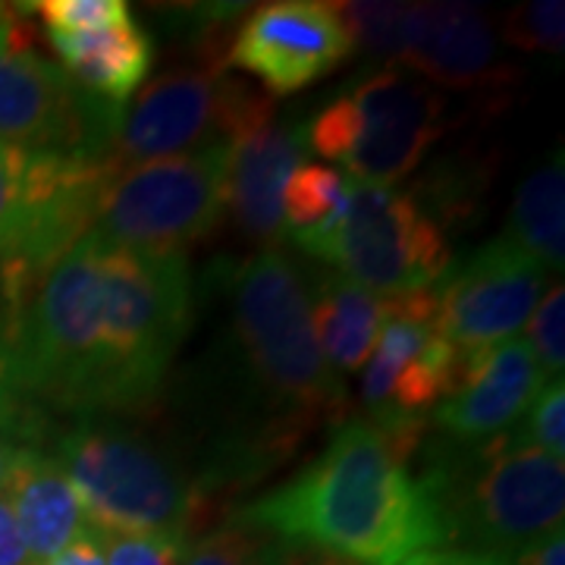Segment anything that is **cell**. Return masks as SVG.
Here are the masks:
<instances>
[{
	"mask_svg": "<svg viewBox=\"0 0 565 565\" xmlns=\"http://www.w3.org/2000/svg\"><path fill=\"white\" fill-rule=\"evenodd\" d=\"M32 282H35V277L25 267L7 262L0 255V343H7L13 321H17V311L22 305V296H25V289Z\"/></svg>",
	"mask_w": 565,
	"mask_h": 565,
	"instance_id": "cell-31",
	"label": "cell"
},
{
	"mask_svg": "<svg viewBox=\"0 0 565 565\" xmlns=\"http://www.w3.org/2000/svg\"><path fill=\"white\" fill-rule=\"evenodd\" d=\"M302 252L381 299L434 289L452 264L446 230L412 189L362 182L349 185L343 217Z\"/></svg>",
	"mask_w": 565,
	"mask_h": 565,
	"instance_id": "cell-9",
	"label": "cell"
},
{
	"mask_svg": "<svg viewBox=\"0 0 565 565\" xmlns=\"http://www.w3.org/2000/svg\"><path fill=\"white\" fill-rule=\"evenodd\" d=\"M230 321L252 381L286 415L292 437L343 418V377L323 362L311 286L286 252L262 248L233 270Z\"/></svg>",
	"mask_w": 565,
	"mask_h": 565,
	"instance_id": "cell-2",
	"label": "cell"
},
{
	"mask_svg": "<svg viewBox=\"0 0 565 565\" xmlns=\"http://www.w3.org/2000/svg\"><path fill=\"white\" fill-rule=\"evenodd\" d=\"M403 565H505L493 553L481 550H424L418 556L405 559Z\"/></svg>",
	"mask_w": 565,
	"mask_h": 565,
	"instance_id": "cell-36",
	"label": "cell"
},
{
	"mask_svg": "<svg viewBox=\"0 0 565 565\" xmlns=\"http://www.w3.org/2000/svg\"><path fill=\"white\" fill-rule=\"evenodd\" d=\"M47 41L76 88L114 107H122L139 92L154 63V41L132 13L95 32L47 35Z\"/></svg>",
	"mask_w": 565,
	"mask_h": 565,
	"instance_id": "cell-20",
	"label": "cell"
},
{
	"mask_svg": "<svg viewBox=\"0 0 565 565\" xmlns=\"http://www.w3.org/2000/svg\"><path fill=\"white\" fill-rule=\"evenodd\" d=\"M230 141L117 173L104 189L92 236L151 255H185L226 211Z\"/></svg>",
	"mask_w": 565,
	"mask_h": 565,
	"instance_id": "cell-10",
	"label": "cell"
},
{
	"mask_svg": "<svg viewBox=\"0 0 565 565\" xmlns=\"http://www.w3.org/2000/svg\"><path fill=\"white\" fill-rule=\"evenodd\" d=\"M424 430L352 418L315 462L255 500L239 522L352 563L403 565L446 541L440 509L412 465Z\"/></svg>",
	"mask_w": 565,
	"mask_h": 565,
	"instance_id": "cell-1",
	"label": "cell"
},
{
	"mask_svg": "<svg viewBox=\"0 0 565 565\" xmlns=\"http://www.w3.org/2000/svg\"><path fill=\"white\" fill-rule=\"evenodd\" d=\"M189 323L192 274L185 255H151L102 243L98 415L151 399Z\"/></svg>",
	"mask_w": 565,
	"mask_h": 565,
	"instance_id": "cell-5",
	"label": "cell"
},
{
	"mask_svg": "<svg viewBox=\"0 0 565 565\" xmlns=\"http://www.w3.org/2000/svg\"><path fill=\"white\" fill-rule=\"evenodd\" d=\"M54 462L76 487L92 527L102 534L185 537L199 490L163 446L117 418L82 415L61 440Z\"/></svg>",
	"mask_w": 565,
	"mask_h": 565,
	"instance_id": "cell-6",
	"label": "cell"
},
{
	"mask_svg": "<svg viewBox=\"0 0 565 565\" xmlns=\"http://www.w3.org/2000/svg\"><path fill=\"white\" fill-rule=\"evenodd\" d=\"M396 63L462 92L509 85L493 25L478 7L465 3H408Z\"/></svg>",
	"mask_w": 565,
	"mask_h": 565,
	"instance_id": "cell-17",
	"label": "cell"
},
{
	"mask_svg": "<svg viewBox=\"0 0 565 565\" xmlns=\"http://www.w3.org/2000/svg\"><path fill=\"white\" fill-rule=\"evenodd\" d=\"M305 163V129L292 122H258L230 141L226 211L252 243L274 248L282 236V189Z\"/></svg>",
	"mask_w": 565,
	"mask_h": 565,
	"instance_id": "cell-18",
	"label": "cell"
},
{
	"mask_svg": "<svg viewBox=\"0 0 565 565\" xmlns=\"http://www.w3.org/2000/svg\"><path fill=\"white\" fill-rule=\"evenodd\" d=\"M349 35L355 47H367L371 54H384L396 61L399 41H403V22L408 3H337Z\"/></svg>",
	"mask_w": 565,
	"mask_h": 565,
	"instance_id": "cell-26",
	"label": "cell"
},
{
	"mask_svg": "<svg viewBox=\"0 0 565 565\" xmlns=\"http://www.w3.org/2000/svg\"><path fill=\"white\" fill-rule=\"evenodd\" d=\"M519 434L527 437L550 459H565V386L563 377H553L541 386L534 403L527 408V422L519 424Z\"/></svg>",
	"mask_w": 565,
	"mask_h": 565,
	"instance_id": "cell-29",
	"label": "cell"
},
{
	"mask_svg": "<svg viewBox=\"0 0 565 565\" xmlns=\"http://www.w3.org/2000/svg\"><path fill=\"white\" fill-rule=\"evenodd\" d=\"M355 41L337 3L277 0L255 7L223 51V66L262 82L267 98L296 95L349 61Z\"/></svg>",
	"mask_w": 565,
	"mask_h": 565,
	"instance_id": "cell-14",
	"label": "cell"
},
{
	"mask_svg": "<svg viewBox=\"0 0 565 565\" xmlns=\"http://www.w3.org/2000/svg\"><path fill=\"white\" fill-rule=\"evenodd\" d=\"M456 349L437 333V289L386 299L384 327L362 374L367 422L427 427L424 415L456 384Z\"/></svg>",
	"mask_w": 565,
	"mask_h": 565,
	"instance_id": "cell-13",
	"label": "cell"
},
{
	"mask_svg": "<svg viewBox=\"0 0 565 565\" xmlns=\"http://www.w3.org/2000/svg\"><path fill=\"white\" fill-rule=\"evenodd\" d=\"M270 117L274 98L233 79L221 63L173 66L122 104L104 163L117 177L141 163L233 141Z\"/></svg>",
	"mask_w": 565,
	"mask_h": 565,
	"instance_id": "cell-8",
	"label": "cell"
},
{
	"mask_svg": "<svg viewBox=\"0 0 565 565\" xmlns=\"http://www.w3.org/2000/svg\"><path fill=\"white\" fill-rule=\"evenodd\" d=\"M270 565H362V563H352V559H343V556L327 553V550H318V546L286 544V541H277V553H274V563Z\"/></svg>",
	"mask_w": 565,
	"mask_h": 565,
	"instance_id": "cell-35",
	"label": "cell"
},
{
	"mask_svg": "<svg viewBox=\"0 0 565 565\" xmlns=\"http://www.w3.org/2000/svg\"><path fill=\"white\" fill-rule=\"evenodd\" d=\"M3 497L10 500L32 565L51 563L79 534L92 531L76 487L70 484L61 465L35 449H22Z\"/></svg>",
	"mask_w": 565,
	"mask_h": 565,
	"instance_id": "cell-19",
	"label": "cell"
},
{
	"mask_svg": "<svg viewBox=\"0 0 565 565\" xmlns=\"http://www.w3.org/2000/svg\"><path fill=\"white\" fill-rule=\"evenodd\" d=\"M120 110L85 95L47 61L29 39L20 13H0V141L104 161Z\"/></svg>",
	"mask_w": 565,
	"mask_h": 565,
	"instance_id": "cell-12",
	"label": "cell"
},
{
	"mask_svg": "<svg viewBox=\"0 0 565 565\" xmlns=\"http://www.w3.org/2000/svg\"><path fill=\"white\" fill-rule=\"evenodd\" d=\"M546 384L527 340H505L459 355L456 384L437 405L434 422L446 440L478 446L515 430Z\"/></svg>",
	"mask_w": 565,
	"mask_h": 565,
	"instance_id": "cell-16",
	"label": "cell"
},
{
	"mask_svg": "<svg viewBox=\"0 0 565 565\" xmlns=\"http://www.w3.org/2000/svg\"><path fill=\"white\" fill-rule=\"evenodd\" d=\"M422 484L434 497L449 537H465L509 559L537 537L563 531L565 471L519 430L468 446L462 459L424 462Z\"/></svg>",
	"mask_w": 565,
	"mask_h": 565,
	"instance_id": "cell-3",
	"label": "cell"
},
{
	"mask_svg": "<svg viewBox=\"0 0 565 565\" xmlns=\"http://www.w3.org/2000/svg\"><path fill=\"white\" fill-rule=\"evenodd\" d=\"M349 185L343 173L323 163H299L282 189V236L308 245L321 239L343 217L349 204Z\"/></svg>",
	"mask_w": 565,
	"mask_h": 565,
	"instance_id": "cell-23",
	"label": "cell"
},
{
	"mask_svg": "<svg viewBox=\"0 0 565 565\" xmlns=\"http://www.w3.org/2000/svg\"><path fill=\"white\" fill-rule=\"evenodd\" d=\"M110 180L102 158L0 141V255L39 277L92 233Z\"/></svg>",
	"mask_w": 565,
	"mask_h": 565,
	"instance_id": "cell-11",
	"label": "cell"
},
{
	"mask_svg": "<svg viewBox=\"0 0 565 565\" xmlns=\"http://www.w3.org/2000/svg\"><path fill=\"white\" fill-rule=\"evenodd\" d=\"M505 236L546 274L565 267V167L563 154L534 170L512 202Z\"/></svg>",
	"mask_w": 565,
	"mask_h": 565,
	"instance_id": "cell-22",
	"label": "cell"
},
{
	"mask_svg": "<svg viewBox=\"0 0 565 565\" xmlns=\"http://www.w3.org/2000/svg\"><path fill=\"white\" fill-rule=\"evenodd\" d=\"M527 345L541 364L546 381L563 377L565 371V289L556 282L527 318Z\"/></svg>",
	"mask_w": 565,
	"mask_h": 565,
	"instance_id": "cell-27",
	"label": "cell"
},
{
	"mask_svg": "<svg viewBox=\"0 0 565 565\" xmlns=\"http://www.w3.org/2000/svg\"><path fill=\"white\" fill-rule=\"evenodd\" d=\"M29 10H35L47 35L95 32V29L114 25L122 17H129V7L122 0H41V3H32Z\"/></svg>",
	"mask_w": 565,
	"mask_h": 565,
	"instance_id": "cell-28",
	"label": "cell"
},
{
	"mask_svg": "<svg viewBox=\"0 0 565 565\" xmlns=\"http://www.w3.org/2000/svg\"><path fill=\"white\" fill-rule=\"evenodd\" d=\"M505 44L534 54H563L565 3L563 0H531L509 10L503 20Z\"/></svg>",
	"mask_w": 565,
	"mask_h": 565,
	"instance_id": "cell-25",
	"label": "cell"
},
{
	"mask_svg": "<svg viewBox=\"0 0 565 565\" xmlns=\"http://www.w3.org/2000/svg\"><path fill=\"white\" fill-rule=\"evenodd\" d=\"M505 565H565V534L563 531H553L546 537L531 541L522 550H515Z\"/></svg>",
	"mask_w": 565,
	"mask_h": 565,
	"instance_id": "cell-32",
	"label": "cell"
},
{
	"mask_svg": "<svg viewBox=\"0 0 565 565\" xmlns=\"http://www.w3.org/2000/svg\"><path fill=\"white\" fill-rule=\"evenodd\" d=\"M22 449H25V446L10 444V440H3V437H0V497H3V490H7L10 478H13V471H17V462H20Z\"/></svg>",
	"mask_w": 565,
	"mask_h": 565,
	"instance_id": "cell-37",
	"label": "cell"
},
{
	"mask_svg": "<svg viewBox=\"0 0 565 565\" xmlns=\"http://www.w3.org/2000/svg\"><path fill=\"white\" fill-rule=\"evenodd\" d=\"M7 390H13V386H10V355H7V349L0 343V403H3V396H7Z\"/></svg>",
	"mask_w": 565,
	"mask_h": 565,
	"instance_id": "cell-38",
	"label": "cell"
},
{
	"mask_svg": "<svg viewBox=\"0 0 565 565\" xmlns=\"http://www.w3.org/2000/svg\"><path fill=\"white\" fill-rule=\"evenodd\" d=\"M277 553V537L262 527L233 522L223 525L185 550L180 565H270Z\"/></svg>",
	"mask_w": 565,
	"mask_h": 565,
	"instance_id": "cell-24",
	"label": "cell"
},
{
	"mask_svg": "<svg viewBox=\"0 0 565 565\" xmlns=\"http://www.w3.org/2000/svg\"><path fill=\"white\" fill-rule=\"evenodd\" d=\"M546 282L544 267L509 236H500L437 289V333L456 355L515 340L544 299Z\"/></svg>",
	"mask_w": 565,
	"mask_h": 565,
	"instance_id": "cell-15",
	"label": "cell"
},
{
	"mask_svg": "<svg viewBox=\"0 0 565 565\" xmlns=\"http://www.w3.org/2000/svg\"><path fill=\"white\" fill-rule=\"evenodd\" d=\"M44 565H107L104 563L102 531H98V527L85 531V534H79L66 550H61L51 563Z\"/></svg>",
	"mask_w": 565,
	"mask_h": 565,
	"instance_id": "cell-34",
	"label": "cell"
},
{
	"mask_svg": "<svg viewBox=\"0 0 565 565\" xmlns=\"http://www.w3.org/2000/svg\"><path fill=\"white\" fill-rule=\"evenodd\" d=\"M311 302L323 362L333 367V374L362 371L381 337L386 299L340 274H327L318 280V289H311Z\"/></svg>",
	"mask_w": 565,
	"mask_h": 565,
	"instance_id": "cell-21",
	"label": "cell"
},
{
	"mask_svg": "<svg viewBox=\"0 0 565 565\" xmlns=\"http://www.w3.org/2000/svg\"><path fill=\"white\" fill-rule=\"evenodd\" d=\"M0 565H32L7 497H0Z\"/></svg>",
	"mask_w": 565,
	"mask_h": 565,
	"instance_id": "cell-33",
	"label": "cell"
},
{
	"mask_svg": "<svg viewBox=\"0 0 565 565\" xmlns=\"http://www.w3.org/2000/svg\"><path fill=\"white\" fill-rule=\"evenodd\" d=\"M0 13H3V7H0Z\"/></svg>",
	"mask_w": 565,
	"mask_h": 565,
	"instance_id": "cell-39",
	"label": "cell"
},
{
	"mask_svg": "<svg viewBox=\"0 0 565 565\" xmlns=\"http://www.w3.org/2000/svg\"><path fill=\"white\" fill-rule=\"evenodd\" d=\"M305 141L362 185H393L427 158L446 129L440 88L405 66H384L302 126Z\"/></svg>",
	"mask_w": 565,
	"mask_h": 565,
	"instance_id": "cell-7",
	"label": "cell"
},
{
	"mask_svg": "<svg viewBox=\"0 0 565 565\" xmlns=\"http://www.w3.org/2000/svg\"><path fill=\"white\" fill-rule=\"evenodd\" d=\"M10 386L76 415H98L102 243L88 233L25 289L7 337Z\"/></svg>",
	"mask_w": 565,
	"mask_h": 565,
	"instance_id": "cell-4",
	"label": "cell"
},
{
	"mask_svg": "<svg viewBox=\"0 0 565 565\" xmlns=\"http://www.w3.org/2000/svg\"><path fill=\"white\" fill-rule=\"evenodd\" d=\"M107 565H180L185 537L177 534H102Z\"/></svg>",
	"mask_w": 565,
	"mask_h": 565,
	"instance_id": "cell-30",
	"label": "cell"
}]
</instances>
